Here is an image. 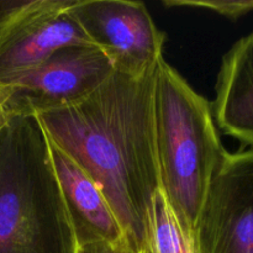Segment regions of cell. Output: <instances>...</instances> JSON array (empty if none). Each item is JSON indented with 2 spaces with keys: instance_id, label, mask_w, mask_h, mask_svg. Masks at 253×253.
Returning a JSON list of instances; mask_svg holds the SVG:
<instances>
[{
  "instance_id": "obj_1",
  "label": "cell",
  "mask_w": 253,
  "mask_h": 253,
  "mask_svg": "<svg viewBox=\"0 0 253 253\" xmlns=\"http://www.w3.org/2000/svg\"><path fill=\"white\" fill-rule=\"evenodd\" d=\"M155 69L138 78L114 72L81 103L36 115L48 140L98 185L128 244L141 251L151 250L152 203L161 189Z\"/></svg>"
},
{
  "instance_id": "obj_2",
  "label": "cell",
  "mask_w": 253,
  "mask_h": 253,
  "mask_svg": "<svg viewBox=\"0 0 253 253\" xmlns=\"http://www.w3.org/2000/svg\"><path fill=\"white\" fill-rule=\"evenodd\" d=\"M78 244L36 116L0 130V253H77Z\"/></svg>"
},
{
  "instance_id": "obj_3",
  "label": "cell",
  "mask_w": 253,
  "mask_h": 253,
  "mask_svg": "<svg viewBox=\"0 0 253 253\" xmlns=\"http://www.w3.org/2000/svg\"><path fill=\"white\" fill-rule=\"evenodd\" d=\"M153 113L161 190L185 234L195 241L203 204L227 151L211 103L165 58L155 69Z\"/></svg>"
},
{
  "instance_id": "obj_4",
  "label": "cell",
  "mask_w": 253,
  "mask_h": 253,
  "mask_svg": "<svg viewBox=\"0 0 253 253\" xmlns=\"http://www.w3.org/2000/svg\"><path fill=\"white\" fill-rule=\"evenodd\" d=\"M68 11L115 72L145 77L163 58L166 35L157 29L143 2L74 0Z\"/></svg>"
},
{
  "instance_id": "obj_5",
  "label": "cell",
  "mask_w": 253,
  "mask_h": 253,
  "mask_svg": "<svg viewBox=\"0 0 253 253\" xmlns=\"http://www.w3.org/2000/svg\"><path fill=\"white\" fill-rule=\"evenodd\" d=\"M114 72L108 57L93 44L62 47L2 89L7 115L36 116L81 103Z\"/></svg>"
},
{
  "instance_id": "obj_6",
  "label": "cell",
  "mask_w": 253,
  "mask_h": 253,
  "mask_svg": "<svg viewBox=\"0 0 253 253\" xmlns=\"http://www.w3.org/2000/svg\"><path fill=\"white\" fill-rule=\"evenodd\" d=\"M198 253H253V147L226 152L197 229Z\"/></svg>"
},
{
  "instance_id": "obj_7",
  "label": "cell",
  "mask_w": 253,
  "mask_h": 253,
  "mask_svg": "<svg viewBox=\"0 0 253 253\" xmlns=\"http://www.w3.org/2000/svg\"><path fill=\"white\" fill-rule=\"evenodd\" d=\"M74 0H21L0 25V90L57 49L91 44L68 9Z\"/></svg>"
},
{
  "instance_id": "obj_8",
  "label": "cell",
  "mask_w": 253,
  "mask_h": 253,
  "mask_svg": "<svg viewBox=\"0 0 253 253\" xmlns=\"http://www.w3.org/2000/svg\"><path fill=\"white\" fill-rule=\"evenodd\" d=\"M48 146L78 246L99 241L111 244L127 241L98 185L68 155L49 140Z\"/></svg>"
},
{
  "instance_id": "obj_9",
  "label": "cell",
  "mask_w": 253,
  "mask_h": 253,
  "mask_svg": "<svg viewBox=\"0 0 253 253\" xmlns=\"http://www.w3.org/2000/svg\"><path fill=\"white\" fill-rule=\"evenodd\" d=\"M216 126L242 147H253V31L222 58L211 104Z\"/></svg>"
},
{
  "instance_id": "obj_10",
  "label": "cell",
  "mask_w": 253,
  "mask_h": 253,
  "mask_svg": "<svg viewBox=\"0 0 253 253\" xmlns=\"http://www.w3.org/2000/svg\"><path fill=\"white\" fill-rule=\"evenodd\" d=\"M151 251L152 253H198L195 241L185 234L161 189L156 192L152 203Z\"/></svg>"
},
{
  "instance_id": "obj_11",
  "label": "cell",
  "mask_w": 253,
  "mask_h": 253,
  "mask_svg": "<svg viewBox=\"0 0 253 253\" xmlns=\"http://www.w3.org/2000/svg\"><path fill=\"white\" fill-rule=\"evenodd\" d=\"M163 5L167 7H202L231 20H237L253 11V0H165Z\"/></svg>"
},
{
  "instance_id": "obj_12",
  "label": "cell",
  "mask_w": 253,
  "mask_h": 253,
  "mask_svg": "<svg viewBox=\"0 0 253 253\" xmlns=\"http://www.w3.org/2000/svg\"><path fill=\"white\" fill-rule=\"evenodd\" d=\"M77 253H152L151 250L148 251H141L131 246L127 241L119 242V244H111L106 241L91 242L78 246Z\"/></svg>"
},
{
  "instance_id": "obj_13",
  "label": "cell",
  "mask_w": 253,
  "mask_h": 253,
  "mask_svg": "<svg viewBox=\"0 0 253 253\" xmlns=\"http://www.w3.org/2000/svg\"><path fill=\"white\" fill-rule=\"evenodd\" d=\"M9 118L10 116L7 115L6 111V96H5L4 91L0 90V130Z\"/></svg>"
}]
</instances>
